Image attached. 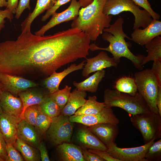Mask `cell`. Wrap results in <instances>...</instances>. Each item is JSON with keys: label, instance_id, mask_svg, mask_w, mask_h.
Wrapping results in <instances>:
<instances>
[{"label": "cell", "instance_id": "7dc6e473", "mask_svg": "<svg viewBox=\"0 0 161 161\" xmlns=\"http://www.w3.org/2000/svg\"><path fill=\"white\" fill-rule=\"evenodd\" d=\"M7 0H0V7H7Z\"/></svg>", "mask_w": 161, "mask_h": 161}, {"label": "cell", "instance_id": "484cf974", "mask_svg": "<svg viewBox=\"0 0 161 161\" xmlns=\"http://www.w3.org/2000/svg\"><path fill=\"white\" fill-rule=\"evenodd\" d=\"M97 100L95 96H89L85 103L76 112L74 115H92L101 111L106 105L104 102H99Z\"/></svg>", "mask_w": 161, "mask_h": 161}, {"label": "cell", "instance_id": "603a6c76", "mask_svg": "<svg viewBox=\"0 0 161 161\" xmlns=\"http://www.w3.org/2000/svg\"><path fill=\"white\" fill-rule=\"evenodd\" d=\"M56 0H37L35 7L31 13L21 24V33L30 31L31 25L34 19L46 10L50 9L55 4Z\"/></svg>", "mask_w": 161, "mask_h": 161}, {"label": "cell", "instance_id": "ab89813d", "mask_svg": "<svg viewBox=\"0 0 161 161\" xmlns=\"http://www.w3.org/2000/svg\"><path fill=\"white\" fill-rule=\"evenodd\" d=\"M89 151L94 153L104 159L105 161H120L112 156L106 151L89 149Z\"/></svg>", "mask_w": 161, "mask_h": 161}, {"label": "cell", "instance_id": "74e56055", "mask_svg": "<svg viewBox=\"0 0 161 161\" xmlns=\"http://www.w3.org/2000/svg\"><path fill=\"white\" fill-rule=\"evenodd\" d=\"M80 147L85 161H105L97 155L89 151L84 147L82 146Z\"/></svg>", "mask_w": 161, "mask_h": 161}, {"label": "cell", "instance_id": "1f68e13d", "mask_svg": "<svg viewBox=\"0 0 161 161\" xmlns=\"http://www.w3.org/2000/svg\"><path fill=\"white\" fill-rule=\"evenodd\" d=\"M147 161L161 160V139L154 142L148 148L145 157Z\"/></svg>", "mask_w": 161, "mask_h": 161}, {"label": "cell", "instance_id": "8fae6325", "mask_svg": "<svg viewBox=\"0 0 161 161\" xmlns=\"http://www.w3.org/2000/svg\"><path fill=\"white\" fill-rule=\"evenodd\" d=\"M85 64L82 72V76L87 78L91 73L112 66L116 67L120 61V59L110 57L107 53L102 51L97 55L86 58Z\"/></svg>", "mask_w": 161, "mask_h": 161}, {"label": "cell", "instance_id": "277c9868", "mask_svg": "<svg viewBox=\"0 0 161 161\" xmlns=\"http://www.w3.org/2000/svg\"><path fill=\"white\" fill-rule=\"evenodd\" d=\"M125 11L130 12L134 16V30L146 27L153 19L146 10L140 9L131 0H107L103 9L107 15H116Z\"/></svg>", "mask_w": 161, "mask_h": 161}, {"label": "cell", "instance_id": "8992f818", "mask_svg": "<svg viewBox=\"0 0 161 161\" xmlns=\"http://www.w3.org/2000/svg\"><path fill=\"white\" fill-rule=\"evenodd\" d=\"M132 125L141 133L145 143L161 137V117L152 111L132 115Z\"/></svg>", "mask_w": 161, "mask_h": 161}, {"label": "cell", "instance_id": "83f0119b", "mask_svg": "<svg viewBox=\"0 0 161 161\" xmlns=\"http://www.w3.org/2000/svg\"><path fill=\"white\" fill-rule=\"evenodd\" d=\"M116 90L131 96H135L137 92V87L134 78L129 77H122L116 81Z\"/></svg>", "mask_w": 161, "mask_h": 161}, {"label": "cell", "instance_id": "2e32d148", "mask_svg": "<svg viewBox=\"0 0 161 161\" xmlns=\"http://www.w3.org/2000/svg\"><path fill=\"white\" fill-rule=\"evenodd\" d=\"M21 119L0 113V131L6 143L13 144L17 138L18 123Z\"/></svg>", "mask_w": 161, "mask_h": 161}, {"label": "cell", "instance_id": "d590c367", "mask_svg": "<svg viewBox=\"0 0 161 161\" xmlns=\"http://www.w3.org/2000/svg\"><path fill=\"white\" fill-rule=\"evenodd\" d=\"M71 0H56L54 5L49 9L47 10L44 15L41 18L42 21H46L61 6L69 2Z\"/></svg>", "mask_w": 161, "mask_h": 161}, {"label": "cell", "instance_id": "5bb4252c", "mask_svg": "<svg viewBox=\"0 0 161 161\" xmlns=\"http://www.w3.org/2000/svg\"><path fill=\"white\" fill-rule=\"evenodd\" d=\"M161 35V21L153 19L151 23L143 29L134 30L130 40L141 46L145 45L156 37Z\"/></svg>", "mask_w": 161, "mask_h": 161}, {"label": "cell", "instance_id": "d6a6232c", "mask_svg": "<svg viewBox=\"0 0 161 161\" xmlns=\"http://www.w3.org/2000/svg\"><path fill=\"white\" fill-rule=\"evenodd\" d=\"M39 105H35L27 107L24 110L21 119L34 126L37 118L41 112Z\"/></svg>", "mask_w": 161, "mask_h": 161}, {"label": "cell", "instance_id": "f1b7e54d", "mask_svg": "<svg viewBox=\"0 0 161 161\" xmlns=\"http://www.w3.org/2000/svg\"><path fill=\"white\" fill-rule=\"evenodd\" d=\"M39 105L41 112L52 118L58 116L61 113V109L49 95Z\"/></svg>", "mask_w": 161, "mask_h": 161}, {"label": "cell", "instance_id": "30bf717a", "mask_svg": "<svg viewBox=\"0 0 161 161\" xmlns=\"http://www.w3.org/2000/svg\"><path fill=\"white\" fill-rule=\"evenodd\" d=\"M81 6L77 0H71L69 6L64 11L60 13H53L48 23L41 29L35 32V35L43 36L45 33L49 29L64 22L74 20L78 16Z\"/></svg>", "mask_w": 161, "mask_h": 161}, {"label": "cell", "instance_id": "e0dca14e", "mask_svg": "<svg viewBox=\"0 0 161 161\" xmlns=\"http://www.w3.org/2000/svg\"><path fill=\"white\" fill-rule=\"evenodd\" d=\"M0 105L3 112L14 117L21 118L23 106L19 97L9 92L3 91L1 97Z\"/></svg>", "mask_w": 161, "mask_h": 161}, {"label": "cell", "instance_id": "816d5d0a", "mask_svg": "<svg viewBox=\"0 0 161 161\" xmlns=\"http://www.w3.org/2000/svg\"></svg>", "mask_w": 161, "mask_h": 161}, {"label": "cell", "instance_id": "cb8c5ba5", "mask_svg": "<svg viewBox=\"0 0 161 161\" xmlns=\"http://www.w3.org/2000/svg\"><path fill=\"white\" fill-rule=\"evenodd\" d=\"M105 74L104 69L99 70L82 82L74 81L73 84L78 90L95 93L97 91L99 84L105 77Z\"/></svg>", "mask_w": 161, "mask_h": 161}, {"label": "cell", "instance_id": "681fc988", "mask_svg": "<svg viewBox=\"0 0 161 161\" xmlns=\"http://www.w3.org/2000/svg\"><path fill=\"white\" fill-rule=\"evenodd\" d=\"M0 161H4L3 160L0 158Z\"/></svg>", "mask_w": 161, "mask_h": 161}, {"label": "cell", "instance_id": "7bdbcfd3", "mask_svg": "<svg viewBox=\"0 0 161 161\" xmlns=\"http://www.w3.org/2000/svg\"><path fill=\"white\" fill-rule=\"evenodd\" d=\"M38 149L39 151L41 161H50L46 148L43 142L40 141L38 147Z\"/></svg>", "mask_w": 161, "mask_h": 161}, {"label": "cell", "instance_id": "f35d334b", "mask_svg": "<svg viewBox=\"0 0 161 161\" xmlns=\"http://www.w3.org/2000/svg\"><path fill=\"white\" fill-rule=\"evenodd\" d=\"M5 18H7L10 21H11L13 18V13L7 8L4 10L0 9V33L1 30L5 27Z\"/></svg>", "mask_w": 161, "mask_h": 161}, {"label": "cell", "instance_id": "e575fe53", "mask_svg": "<svg viewBox=\"0 0 161 161\" xmlns=\"http://www.w3.org/2000/svg\"><path fill=\"white\" fill-rule=\"evenodd\" d=\"M136 4L143 8L151 15L153 19L158 20L160 18V15L154 12L152 9L151 6L148 0H131Z\"/></svg>", "mask_w": 161, "mask_h": 161}, {"label": "cell", "instance_id": "d6986e66", "mask_svg": "<svg viewBox=\"0 0 161 161\" xmlns=\"http://www.w3.org/2000/svg\"><path fill=\"white\" fill-rule=\"evenodd\" d=\"M38 134L34 126L24 120L21 119L19 123L17 137L35 148L40 142Z\"/></svg>", "mask_w": 161, "mask_h": 161}, {"label": "cell", "instance_id": "6da1fadb", "mask_svg": "<svg viewBox=\"0 0 161 161\" xmlns=\"http://www.w3.org/2000/svg\"><path fill=\"white\" fill-rule=\"evenodd\" d=\"M123 18H118L108 28L104 29L102 38L105 41L109 42V46L105 48L99 47L95 44H90V50L92 51L103 50L110 52L113 57L117 59L125 57L130 60L134 66L140 70L143 68L142 64L144 55L138 54L135 55L129 50L128 44L125 40L126 38L130 40L123 30Z\"/></svg>", "mask_w": 161, "mask_h": 161}, {"label": "cell", "instance_id": "3957f363", "mask_svg": "<svg viewBox=\"0 0 161 161\" xmlns=\"http://www.w3.org/2000/svg\"><path fill=\"white\" fill-rule=\"evenodd\" d=\"M103 102L106 106L121 108L132 115L150 111L138 92L133 96L116 89H107L104 92Z\"/></svg>", "mask_w": 161, "mask_h": 161}, {"label": "cell", "instance_id": "f546056e", "mask_svg": "<svg viewBox=\"0 0 161 161\" xmlns=\"http://www.w3.org/2000/svg\"><path fill=\"white\" fill-rule=\"evenodd\" d=\"M71 89V87L66 85L63 89L49 95V96L56 102L61 110L68 101Z\"/></svg>", "mask_w": 161, "mask_h": 161}, {"label": "cell", "instance_id": "9a60e30c", "mask_svg": "<svg viewBox=\"0 0 161 161\" xmlns=\"http://www.w3.org/2000/svg\"><path fill=\"white\" fill-rule=\"evenodd\" d=\"M86 61L84 60L77 65L73 64L63 71L57 72L54 71L48 77L44 78L42 81V86L49 92L52 94L59 89L60 84L64 78L68 74L75 71L83 69Z\"/></svg>", "mask_w": 161, "mask_h": 161}, {"label": "cell", "instance_id": "4316f807", "mask_svg": "<svg viewBox=\"0 0 161 161\" xmlns=\"http://www.w3.org/2000/svg\"><path fill=\"white\" fill-rule=\"evenodd\" d=\"M22 154L24 159L27 161H40V156L35 148L30 145L17 137L13 144Z\"/></svg>", "mask_w": 161, "mask_h": 161}, {"label": "cell", "instance_id": "ffe728a7", "mask_svg": "<svg viewBox=\"0 0 161 161\" xmlns=\"http://www.w3.org/2000/svg\"><path fill=\"white\" fill-rule=\"evenodd\" d=\"M76 139L86 148L106 151L107 147L87 128H81L78 131Z\"/></svg>", "mask_w": 161, "mask_h": 161}, {"label": "cell", "instance_id": "5b68a950", "mask_svg": "<svg viewBox=\"0 0 161 161\" xmlns=\"http://www.w3.org/2000/svg\"><path fill=\"white\" fill-rule=\"evenodd\" d=\"M134 77L138 92L143 99L150 111L158 114L156 100L159 86L151 69H147L136 72Z\"/></svg>", "mask_w": 161, "mask_h": 161}, {"label": "cell", "instance_id": "836d02e7", "mask_svg": "<svg viewBox=\"0 0 161 161\" xmlns=\"http://www.w3.org/2000/svg\"><path fill=\"white\" fill-rule=\"evenodd\" d=\"M6 161H23L24 159L18 150L10 143H6Z\"/></svg>", "mask_w": 161, "mask_h": 161}, {"label": "cell", "instance_id": "ba28073f", "mask_svg": "<svg viewBox=\"0 0 161 161\" xmlns=\"http://www.w3.org/2000/svg\"><path fill=\"white\" fill-rule=\"evenodd\" d=\"M156 140L139 146L129 148H121L114 143L107 147L106 151L113 157L120 161H147L145 157L149 147Z\"/></svg>", "mask_w": 161, "mask_h": 161}, {"label": "cell", "instance_id": "8d00e7d4", "mask_svg": "<svg viewBox=\"0 0 161 161\" xmlns=\"http://www.w3.org/2000/svg\"><path fill=\"white\" fill-rule=\"evenodd\" d=\"M151 69L156 77L159 86L161 87V60L154 61Z\"/></svg>", "mask_w": 161, "mask_h": 161}, {"label": "cell", "instance_id": "44dd1931", "mask_svg": "<svg viewBox=\"0 0 161 161\" xmlns=\"http://www.w3.org/2000/svg\"><path fill=\"white\" fill-rule=\"evenodd\" d=\"M86 92L75 89L71 92L68 101L61 110V114L70 117L74 114L86 102Z\"/></svg>", "mask_w": 161, "mask_h": 161}, {"label": "cell", "instance_id": "7c38bea8", "mask_svg": "<svg viewBox=\"0 0 161 161\" xmlns=\"http://www.w3.org/2000/svg\"><path fill=\"white\" fill-rule=\"evenodd\" d=\"M0 82L3 91L16 96L22 92L38 85L32 80L15 75L0 73Z\"/></svg>", "mask_w": 161, "mask_h": 161}, {"label": "cell", "instance_id": "60d3db41", "mask_svg": "<svg viewBox=\"0 0 161 161\" xmlns=\"http://www.w3.org/2000/svg\"><path fill=\"white\" fill-rule=\"evenodd\" d=\"M30 0H20L16 13L15 17L18 19L24 10L27 8L30 10Z\"/></svg>", "mask_w": 161, "mask_h": 161}, {"label": "cell", "instance_id": "4fadbf2b", "mask_svg": "<svg viewBox=\"0 0 161 161\" xmlns=\"http://www.w3.org/2000/svg\"><path fill=\"white\" fill-rule=\"evenodd\" d=\"M87 127L107 148L115 143L119 132L117 124L102 123Z\"/></svg>", "mask_w": 161, "mask_h": 161}, {"label": "cell", "instance_id": "4dcf8cb0", "mask_svg": "<svg viewBox=\"0 0 161 161\" xmlns=\"http://www.w3.org/2000/svg\"><path fill=\"white\" fill-rule=\"evenodd\" d=\"M52 120V118L44 114L41 112L39 113L34 126L38 134L42 135L46 133L50 125Z\"/></svg>", "mask_w": 161, "mask_h": 161}, {"label": "cell", "instance_id": "b9f144b4", "mask_svg": "<svg viewBox=\"0 0 161 161\" xmlns=\"http://www.w3.org/2000/svg\"><path fill=\"white\" fill-rule=\"evenodd\" d=\"M6 143L0 132V158L3 161H6L7 154L6 148Z\"/></svg>", "mask_w": 161, "mask_h": 161}, {"label": "cell", "instance_id": "9c48e42d", "mask_svg": "<svg viewBox=\"0 0 161 161\" xmlns=\"http://www.w3.org/2000/svg\"><path fill=\"white\" fill-rule=\"evenodd\" d=\"M70 120L73 123H80L87 126L102 123L117 124L119 119L114 113L111 108L105 106L99 112L89 115H73L69 117Z\"/></svg>", "mask_w": 161, "mask_h": 161}, {"label": "cell", "instance_id": "bcb514c9", "mask_svg": "<svg viewBox=\"0 0 161 161\" xmlns=\"http://www.w3.org/2000/svg\"><path fill=\"white\" fill-rule=\"evenodd\" d=\"M79 2L81 7H85L91 4L93 0H77Z\"/></svg>", "mask_w": 161, "mask_h": 161}, {"label": "cell", "instance_id": "ee69618b", "mask_svg": "<svg viewBox=\"0 0 161 161\" xmlns=\"http://www.w3.org/2000/svg\"><path fill=\"white\" fill-rule=\"evenodd\" d=\"M8 9L13 14H15L18 4V0H7Z\"/></svg>", "mask_w": 161, "mask_h": 161}, {"label": "cell", "instance_id": "d4e9b609", "mask_svg": "<svg viewBox=\"0 0 161 161\" xmlns=\"http://www.w3.org/2000/svg\"><path fill=\"white\" fill-rule=\"evenodd\" d=\"M148 55L143 59V66L151 61L161 60V37L158 36L145 45Z\"/></svg>", "mask_w": 161, "mask_h": 161}, {"label": "cell", "instance_id": "c3c4849f", "mask_svg": "<svg viewBox=\"0 0 161 161\" xmlns=\"http://www.w3.org/2000/svg\"><path fill=\"white\" fill-rule=\"evenodd\" d=\"M3 91L1 84L0 82V113L3 112L0 105L1 97L2 93Z\"/></svg>", "mask_w": 161, "mask_h": 161}, {"label": "cell", "instance_id": "f907efd6", "mask_svg": "<svg viewBox=\"0 0 161 161\" xmlns=\"http://www.w3.org/2000/svg\"></svg>", "mask_w": 161, "mask_h": 161}, {"label": "cell", "instance_id": "f6af8a7d", "mask_svg": "<svg viewBox=\"0 0 161 161\" xmlns=\"http://www.w3.org/2000/svg\"><path fill=\"white\" fill-rule=\"evenodd\" d=\"M158 113L161 117V87H159L156 100Z\"/></svg>", "mask_w": 161, "mask_h": 161}, {"label": "cell", "instance_id": "ac0fdd59", "mask_svg": "<svg viewBox=\"0 0 161 161\" xmlns=\"http://www.w3.org/2000/svg\"><path fill=\"white\" fill-rule=\"evenodd\" d=\"M38 86L31 87L18 94L23 106L21 119L24 110L27 107L40 104L49 94L48 92L46 93L44 90L37 88Z\"/></svg>", "mask_w": 161, "mask_h": 161}, {"label": "cell", "instance_id": "7402d4cb", "mask_svg": "<svg viewBox=\"0 0 161 161\" xmlns=\"http://www.w3.org/2000/svg\"><path fill=\"white\" fill-rule=\"evenodd\" d=\"M57 149L63 161H85L80 147L69 143L58 145Z\"/></svg>", "mask_w": 161, "mask_h": 161}, {"label": "cell", "instance_id": "7a4b0ae2", "mask_svg": "<svg viewBox=\"0 0 161 161\" xmlns=\"http://www.w3.org/2000/svg\"><path fill=\"white\" fill-rule=\"evenodd\" d=\"M107 0H93L87 6L79 10L77 17L71 24L72 28L80 29L89 35L90 41H96L104 29L111 25L112 15L103 12Z\"/></svg>", "mask_w": 161, "mask_h": 161}, {"label": "cell", "instance_id": "52a82bcc", "mask_svg": "<svg viewBox=\"0 0 161 161\" xmlns=\"http://www.w3.org/2000/svg\"><path fill=\"white\" fill-rule=\"evenodd\" d=\"M52 122L46 134L54 145L70 143L74 128V123L69 117L60 114L52 118Z\"/></svg>", "mask_w": 161, "mask_h": 161}]
</instances>
